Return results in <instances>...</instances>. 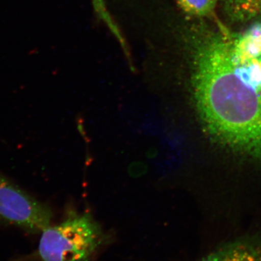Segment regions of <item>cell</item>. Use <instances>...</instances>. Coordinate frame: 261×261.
<instances>
[{
    "label": "cell",
    "instance_id": "cell-1",
    "mask_svg": "<svg viewBox=\"0 0 261 261\" xmlns=\"http://www.w3.org/2000/svg\"><path fill=\"white\" fill-rule=\"evenodd\" d=\"M192 100L211 140L261 161V53L240 47L219 20L185 34Z\"/></svg>",
    "mask_w": 261,
    "mask_h": 261
},
{
    "label": "cell",
    "instance_id": "cell-2",
    "mask_svg": "<svg viewBox=\"0 0 261 261\" xmlns=\"http://www.w3.org/2000/svg\"><path fill=\"white\" fill-rule=\"evenodd\" d=\"M108 240L92 215L70 213L46 228L37 250L18 261H93Z\"/></svg>",
    "mask_w": 261,
    "mask_h": 261
},
{
    "label": "cell",
    "instance_id": "cell-3",
    "mask_svg": "<svg viewBox=\"0 0 261 261\" xmlns=\"http://www.w3.org/2000/svg\"><path fill=\"white\" fill-rule=\"evenodd\" d=\"M50 207L39 202L0 173V222L31 233L50 226Z\"/></svg>",
    "mask_w": 261,
    "mask_h": 261
},
{
    "label": "cell",
    "instance_id": "cell-4",
    "mask_svg": "<svg viewBox=\"0 0 261 261\" xmlns=\"http://www.w3.org/2000/svg\"><path fill=\"white\" fill-rule=\"evenodd\" d=\"M207 261H261V241L246 239L233 242L205 257Z\"/></svg>",
    "mask_w": 261,
    "mask_h": 261
},
{
    "label": "cell",
    "instance_id": "cell-5",
    "mask_svg": "<svg viewBox=\"0 0 261 261\" xmlns=\"http://www.w3.org/2000/svg\"><path fill=\"white\" fill-rule=\"evenodd\" d=\"M225 13L231 21L247 23L261 16V0H221Z\"/></svg>",
    "mask_w": 261,
    "mask_h": 261
},
{
    "label": "cell",
    "instance_id": "cell-6",
    "mask_svg": "<svg viewBox=\"0 0 261 261\" xmlns=\"http://www.w3.org/2000/svg\"><path fill=\"white\" fill-rule=\"evenodd\" d=\"M180 8L187 14L202 18L210 17L214 13L219 0H176Z\"/></svg>",
    "mask_w": 261,
    "mask_h": 261
},
{
    "label": "cell",
    "instance_id": "cell-7",
    "mask_svg": "<svg viewBox=\"0 0 261 261\" xmlns=\"http://www.w3.org/2000/svg\"><path fill=\"white\" fill-rule=\"evenodd\" d=\"M92 1L94 11L97 13L98 17L106 24L108 29L111 30V33L122 46V48H123V51L126 53V56H129L126 41L122 35L121 31H120L118 25L115 23L111 15H110L107 6H106V3H105V0H92Z\"/></svg>",
    "mask_w": 261,
    "mask_h": 261
},
{
    "label": "cell",
    "instance_id": "cell-8",
    "mask_svg": "<svg viewBox=\"0 0 261 261\" xmlns=\"http://www.w3.org/2000/svg\"><path fill=\"white\" fill-rule=\"evenodd\" d=\"M202 261H207V260H206L205 258H204L203 260H202Z\"/></svg>",
    "mask_w": 261,
    "mask_h": 261
}]
</instances>
